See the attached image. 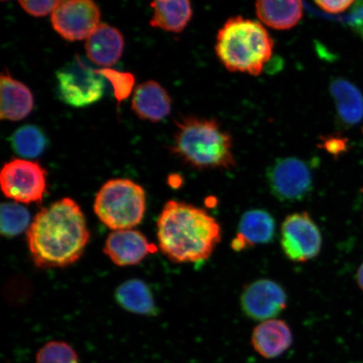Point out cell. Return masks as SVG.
<instances>
[{"instance_id":"3","label":"cell","mask_w":363,"mask_h":363,"mask_svg":"<svg viewBox=\"0 0 363 363\" xmlns=\"http://www.w3.org/2000/svg\"><path fill=\"white\" fill-rule=\"evenodd\" d=\"M172 153L198 170L225 169L237 166L231 135L215 119L183 117L176 122Z\"/></svg>"},{"instance_id":"12","label":"cell","mask_w":363,"mask_h":363,"mask_svg":"<svg viewBox=\"0 0 363 363\" xmlns=\"http://www.w3.org/2000/svg\"><path fill=\"white\" fill-rule=\"evenodd\" d=\"M156 252L157 247L140 231L133 229L113 231L104 247V252L120 267L138 265Z\"/></svg>"},{"instance_id":"7","label":"cell","mask_w":363,"mask_h":363,"mask_svg":"<svg viewBox=\"0 0 363 363\" xmlns=\"http://www.w3.org/2000/svg\"><path fill=\"white\" fill-rule=\"evenodd\" d=\"M270 192L281 202L303 201L313 190L310 163L298 157L276 159L266 171Z\"/></svg>"},{"instance_id":"19","label":"cell","mask_w":363,"mask_h":363,"mask_svg":"<svg viewBox=\"0 0 363 363\" xmlns=\"http://www.w3.org/2000/svg\"><path fill=\"white\" fill-rule=\"evenodd\" d=\"M256 13L263 24L275 30L294 28L303 16V4L298 0L257 1Z\"/></svg>"},{"instance_id":"20","label":"cell","mask_w":363,"mask_h":363,"mask_svg":"<svg viewBox=\"0 0 363 363\" xmlns=\"http://www.w3.org/2000/svg\"><path fill=\"white\" fill-rule=\"evenodd\" d=\"M153 16L150 25L171 33H179L187 27L193 16L189 1H154Z\"/></svg>"},{"instance_id":"15","label":"cell","mask_w":363,"mask_h":363,"mask_svg":"<svg viewBox=\"0 0 363 363\" xmlns=\"http://www.w3.org/2000/svg\"><path fill=\"white\" fill-rule=\"evenodd\" d=\"M131 108L140 119L157 123L170 115L172 99L162 86L150 80L135 88Z\"/></svg>"},{"instance_id":"26","label":"cell","mask_w":363,"mask_h":363,"mask_svg":"<svg viewBox=\"0 0 363 363\" xmlns=\"http://www.w3.org/2000/svg\"><path fill=\"white\" fill-rule=\"evenodd\" d=\"M321 140L320 146L335 158L347 152L348 148V140L342 136L328 135L326 138H322Z\"/></svg>"},{"instance_id":"24","label":"cell","mask_w":363,"mask_h":363,"mask_svg":"<svg viewBox=\"0 0 363 363\" xmlns=\"http://www.w3.org/2000/svg\"><path fill=\"white\" fill-rule=\"evenodd\" d=\"M35 363H79V357L70 345L51 342L40 349L36 354Z\"/></svg>"},{"instance_id":"25","label":"cell","mask_w":363,"mask_h":363,"mask_svg":"<svg viewBox=\"0 0 363 363\" xmlns=\"http://www.w3.org/2000/svg\"><path fill=\"white\" fill-rule=\"evenodd\" d=\"M62 1L45 0V1H20V6L26 13L35 17H43L56 11Z\"/></svg>"},{"instance_id":"18","label":"cell","mask_w":363,"mask_h":363,"mask_svg":"<svg viewBox=\"0 0 363 363\" xmlns=\"http://www.w3.org/2000/svg\"><path fill=\"white\" fill-rule=\"evenodd\" d=\"M330 92L339 121L346 126L359 124L363 119V95L359 89L351 82L337 78L330 82Z\"/></svg>"},{"instance_id":"2","label":"cell","mask_w":363,"mask_h":363,"mask_svg":"<svg viewBox=\"0 0 363 363\" xmlns=\"http://www.w3.org/2000/svg\"><path fill=\"white\" fill-rule=\"evenodd\" d=\"M221 237V227L215 217L183 201H167L157 220L159 248L174 263L208 259Z\"/></svg>"},{"instance_id":"8","label":"cell","mask_w":363,"mask_h":363,"mask_svg":"<svg viewBox=\"0 0 363 363\" xmlns=\"http://www.w3.org/2000/svg\"><path fill=\"white\" fill-rule=\"evenodd\" d=\"M0 184L4 196L13 202L40 203L47 192V172L38 162L13 159L3 167Z\"/></svg>"},{"instance_id":"27","label":"cell","mask_w":363,"mask_h":363,"mask_svg":"<svg viewBox=\"0 0 363 363\" xmlns=\"http://www.w3.org/2000/svg\"><path fill=\"white\" fill-rule=\"evenodd\" d=\"M355 1L352 0H337V1H316L315 4L322 11L325 13H333V15H338L346 12L349 9L355 4Z\"/></svg>"},{"instance_id":"14","label":"cell","mask_w":363,"mask_h":363,"mask_svg":"<svg viewBox=\"0 0 363 363\" xmlns=\"http://www.w3.org/2000/svg\"><path fill=\"white\" fill-rule=\"evenodd\" d=\"M251 342L254 350L260 356L274 359L283 355L291 347L292 330L283 320L262 321L254 328Z\"/></svg>"},{"instance_id":"6","label":"cell","mask_w":363,"mask_h":363,"mask_svg":"<svg viewBox=\"0 0 363 363\" xmlns=\"http://www.w3.org/2000/svg\"><path fill=\"white\" fill-rule=\"evenodd\" d=\"M57 86L61 101L76 108L98 102L106 88L101 70L94 69L79 56L57 72Z\"/></svg>"},{"instance_id":"5","label":"cell","mask_w":363,"mask_h":363,"mask_svg":"<svg viewBox=\"0 0 363 363\" xmlns=\"http://www.w3.org/2000/svg\"><path fill=\"white\" fill-rule=\"evenodd\" d=\"M146 193L127 179L108 180L95 198L94 210L99 220L115 230L133 229L146 212Z\"/></svg>"},{"instance_id":"4","label":"cell","mask_w":363,"mask_h":363,"mask_svg":"<svg viewBox=\"0 0 363 363\" xmlns=\"http://www.w3.org/2000/svg\"><path fill=\"white\" fill-rule=\"evenodd\" d=\"M274 45L261 23L235 16L221 27L215 49L227 70L258 76L270 60Z\"/></svg>"},{"instance_id":"22","label":"cell","mask_w":363,"mask_h":363,"mask_svg":"<svg viewBox=\"0 0 363 363\" xmlns=\"http://www.w3.org/2000/svg\"><path fill=\"white\" fill-rule=\"evenodd\" d=\"M48 140L43 131L35 125H24L12 135L11 145L18 155L35 158L42 155Z\"/></svg>"},{"instance_id":"29","label":"cell","mask_w":363,"mask_h":363,"mask_svg":"<svg viewBox=\"0 0 363 363\" xmlns=\"http://www.w3.org/2000/svg\"><path fill=\"white\" fill-rule=\"evenodd\" d=\"M356 279L358 287H359V289L363 292V262H362V264L359 266V267H358Z\"/></svg>"},{"instance_id":"10","label":"cell","mask_w":363,"mask_h":363,"mask_svg":"<svg viewBox=\"0 0 363 363\" xmlns=\"http://www.w3.org/2000/svg\"><path fill=\"white\" fill-rule=\"evenodd\" d=\"M53 29L67 40L88 39L101 25V11L90 0L62 1L51 17Z\"/></svg>"},{"instance_id":"11","label":"cell","mask_w":363,"mask_h":363,"mask_svg":"<svg viewBox=\"0 0 363 363\" xmlns=\"http://www.w3.org/2000/svg\"><path fill=\"white\" fill-rule=\"evenodd\" d=\"M240 303L249 319L262 322L275 319L287 308L288 295L275 281L258 279L244 288Z\"/></svg>"},{"instance_id":"28","label":"cell","mask_w":363,"mask_h":363,"mask_svg":"<svg viewBox=\"0 0 363 363\" xmlns=\"http://www.w3.org/2000/svg\"><path fill=\"white\" fill-rule=\"evenodd\" d=\"M347 22L363 39V1L355 3Z\"/></svg>"},{"instance_id":"17","label":"cell","mask_w":363,"mask_h":363,"mask_svg":"<svg viewBox=\"0 0 363 363\" xmlns=\"http://www.w3.org/2000/svg\"><path fill=\"white\" fill-rule=\"evenodd\" d=\"M123 35L116 28L101 24L86 40L85 50L91 61L99 66L116 65L123 53Z\"/></svg>"},{"instance_id":"13","label":"cell","mask_w":363,"mask_h":363,"mask_svg":"<svg viewBox=\"0 0 363 363\" xmlns=\"http://www.w3.org/2000/svg\"><path fill=\"white\" fill-rule=\"evenodd\" d=\"M276 221L269 211L262 208H253L244 213L240 217L238 233L231 242L235 252L269 244L274 240Z\"/></svg>"},{"instance_id":"23","label":"cell","mask_w":363,"mask_h":363,"mask_svg":"<svg viewBox=\"0 0 363 363\" xmlns=\"http://www.w3.org/2000/svg\"><path fill=\"white\" fill-rule=\"evenodd\" d=\"M28 210L19 203H4L1 206V234L6 238L19 235L31 223Z\"/></svg>"},{"instance_id":"21","label":"cell","mask_w":363,"mask_h":363,"mask_svg":"<svg viewBox=\"0 0 363 363\" xmlns=\"http://www.w3.org/2000/svg\"><path fill=\"white\" fill-rule=\"evenodd\" d=\"M116 298L122 308L138 315H153L155 301L148 286L138 279L127 281L116 292Z\"/></svg>"},{"instance_id":"9","label":"cell","mask_w":363,"mask_h":363,"mask_svg":"<svg viewBox=\"0 0 363 363\" xmlns=\"http://www.w3.org/2000/svg\"><path fill=\"white\" fill-rule=\"evenodd\" d=\"M281 248L293 262H306L319 255L322 235L308 213L295 212L285 218L280 230Z\"/></svg>"},{"instance_id":"1","label":"cell","mask_w":363,"mask_h":363,"mask_svg":"<svg viewBox=\"0 0 363 363\" xmlns=\"http://www.w3.org/2000/svg\"><path fill=\"white\" fill-rule=\"evenodd\" d=\"M26 235L31 258L40 269L74 264L83 255L90 238L84 214L70 198L40 211Z\"/></svg>"},{"instance_id":"16","label":"cell","mask_w":363,"mask_h":363,"mask_svg":"<svg viewBox=\"0 0 363 363\" xmlns=\"http://www.w3.org/2000/svg\"><path fill=\"white\" fill-rule=\"evenodd\" d=\"M0 118L18 121L25 119L34 108L33 93L21 82L6 72L0 78Z\"/></svg>"}]
</instances>
